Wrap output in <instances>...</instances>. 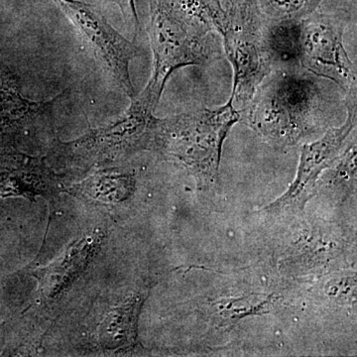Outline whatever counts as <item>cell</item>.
Segmentation results:
<instances>
[{
	"label": "cell",
	"mask_w": 357,
	"mask_h": 357,
	"mask_svg": "<svg viewBox=\"0 0 357 357\" xmlns=\"http://www.w3.org/2000/svg\"><path fill=\"white\" fill-rule=\"evenodd\" d=\"M245 121L272 146H295L314 132L321 115L318 86L292 67L272 70L244 109Z\"/></svg>",
	"instance_id": "cell-1"
},
{
	"label": "cell",
	"mask_w": 357,
	"mask_h": 357,
	"mask_svg": "<svg viewBox=\"0 0 357 357\" xmlns=\"http://www.w3.org/2000/svg\"><path fill=\"white\" fill-rule=\"evenodd\" d=\"M123 114L72 141H55L47 162L55 170L84 171L112 165L131 155L155 151L158 119L156 107L142 93L130 98Z\"/></svg>",
	"instance_id": "cell-2"
},
{
	"label": "cell",
	"mask_w": 357,
	"mask_h": 357,
	"mask_svg": "<svg viewBox=\"0 0 357 357\" xmlns=\"http://www.w3.org/2000/svg\"><path fill=\"white\" fill-rule=\"evenodd\" d=\"M239 119L231 98L215 109L159 119L155 151L184 167L202 190L211 189L218 184L223 142Z\"/></svg>",
	"instance_id": "cell-3"
},
{
	"label": "cell",
	"mask_w": 357,
	"mask_h": 357,
	"mask_svg": "<svg viewBox=\"0 0 357 357\" xmlns=\"http://www.w3.org/2000/svg\"><path fill=\"white\" fill-rule=\"evenodd\" d=\"M227 26L222 33L227 59L234 69L230 98L245 109L263 79L274 69L267 43V20L253 0H225Z\"/></svg>",
	"instance_id": "cell-4"
},
{
	"label": "cell",
	"mask_w": 357,
	"mask_h": 357,
	"mask_svg": "<svg viewBox=\"0 0 357 357\" xmlns=\"http://www.w3.org/2000/svg\"><path fill=\"white\" fill-rule=\"evenodd\" d=\"M208 33L178 13L167 0H150L148 35L153 52V70L141 93L157 107L167 81L176 70L206 65L211 58Z\"/></svg>",
	"instance_id": "cell-5"
},
{
	"label": "cell",
	"mask_w": 357,
	"mask_h": 357,
	"mask_svg": "<svg viewBox=\"0 0 357 357\" xmlns=\"http://www.w3.org/2000/svg\"><path fill=\"white\" fill-rule=\"evenodd\" d=\"M347 121L338 128L330 129L321 139L305 144L301 149L297 175L285 194L264 208L271 215H290L304 210L312 198L326 172L349 145V138L356 128V89L347 93Z\"/></svg>",
	"instance_id": "cell-6"
},
{
	"label": "cell",
	"mask_w": 357,
	"mask_h": 357,
	"mask_svg": "<svg viewBox=\"0 0 357 357\" xmlns=\"http://www.w3.org/2000/svg\"><path fill=\"white\" fill-rule=\"evenodd\" d=\"M93 52L105 74L129 98L136 95L129 66L139 49L109 24L100 9L79 0H53Z\"/></svg>",
	"instance_id": "cell-7"
},
{
	"label": "cell",
	"mask_w": 357,
	"mask_h": 357,
	"mask_svg": "<svg viewBox=\"0 0 357 357\" xmlns=\"http://www.w3.org/2000/svg\"><path fill=\"white\" fill-rule=\"evenodd\" d=\"M344 23L337 14L318 10L301 20L300 62L312 74L356 89V70L344 45Z\"/></svg>",
	"instance_id": "cell-8"
},
{
	"label": "cell",
	"mask_w": 357,
	"mask_h": 357,
	"mask_svg": "<svg viewBox=\"0 0 357 357\" xmlns=\"http://www.w3.org/2000/svg\"><path fill=\"white\" fill-rule=\"evenodd\" d=\"M105 237L98 229L86 234L57 260L34 274L38 280V291L32 306L26 311L32 328L43 326L46 321L55 318L75 282L98 255Z\"/></svg>",
	"instance_id": "cell-9"
},
{
	"label": "cell",
	"mask_w": 357,
	"mask_h": 357,
	"mask_svg": "<svg viewBox=\"0 0 357 357\" xmlns=\"http://www.w3.org/2000/svg\"><path fill=\"white\" fill-rule=\"evenodd\" d=\"M62 93L49 100L26 98L17 79L0 77V146L17 147L36 135L39 126L49 121Z\"/></svg>",
	"instance_id": "cell-10"
},
{
	"label": "cell",
	"mask_w": 357,
	"mask_h": 357,
	"mask_svg": "<svg viewBox=\"0 0 357 357\" xmlns=\"http://www.w3.org/2000/svg\"><path fill=\"white\" fill-rule=\"evenodd\" d=\"M66 187L62 176L47 160L18 151L0 153V196L53 199Z\"/></svg>",
	"instance_id": "cell-11"
},
{
	"label": "cell",
	"mask_w": 357,
	"mask_h": 357,
	"mask_svg": "<svg viewBox=\"0 0 357 357\" xmlns=\"http://www.w3.org/2000/svg\"><path fill=\"white\" fill-rule=\"evenodd\" d=\"M149 288L136 291L105 317L98 330V342L105 349L128 351L137 344L138 319Z\"/></svg>",
	"instance_id": "cell-12"
},
{
	"label": "cell",
	"mask_w": 357,
	"mask_h": 357,
	"mask_svg": "<svg viewBox=\"0 0 357 357\" xmlns=\"http://www.w3.org/2000/svg\"><path fill=\"white\" fill-rule=\"evenodd\" d=\"M135 180L130 174L117 169H105L79 183L66 187L64 192L89 201L121 202L128 199L134 191Z\"/></svg>",
	"instance_id": "cell-13"
},
{
	"label": "cell",
	"mask_w": 357,
	"mask_h": 357,
	"mask_svg": "<svg viewBox=\"0 0 357 357\" xmlns=\"http://www.w3.org/2000/svg\"><path fill=\"white\" fill-rule=\"evenodd\" d=\"M276 298L268 295H249L215 301L206 307L208 318L218 326L234 325L239 319L251 314L273 311Z\"/></svg>",
	"instance_id": "cell-14"
},
{
	"label": "cell",
	"mask_w": 357,
	"mask_h": 357,
	"mask_svg": "<svg viewBox=\"0 0 357 357\" xmlns=\"http://www.w3.org/2000/svg\"><path fill=\"white\" fill-rule=\"evenodd\" d=\"M301 20H269L267 43L275 65L300 62Z\"/></svg>",
	"instance_id": "cell-15"
},
{
	"label": "cell",
	"mask_w": 357,
	"mask_h": 357,
	"mask_svg": "<svg viewBox=\"0 0 357 357\" xmlns=\"http://www.w3.org/2000/svg\"><path fill=\"white\" fill-rule=\"evenodd\" d=\"M178 13L206 32L220 34L227 26V13L220 0H167Z\"/></svg>",
	"instance_id": "cell-16"
},
{
	"label": "cell",
	"mask_w": 357,
	"mask_h": 357,
	"mask_svg": "<svg viewBox=\"0 0 357 357\" xmlns=\"http://www.w3.org/2000/svg\"><path fill=\"white\" fill-rule=\"evenodd\" d=\"M330 177L326 178L324 187L333 194L347 199L356 185V141H351L337 161L328 168Z\"/></svg>",
	"instance_id": "cell-17"
},
{
	"label": "cell",
	"mask_w": 357,
	"mask_h": 357,
	"mask_svg": "<svg viewBox=\"0 0 357 357\" xmlns=\"http://www.w3.org/2000/svg\"><path fill=\"white\" fill-rule=\"evenodd\" d=\"M269 20H302L318 10L323 0H253Z\"/></svg>",
	"instance_id": "cell-18"
},
{
	"label": "cell",
	"mask_w": 357,
	"mask_h": 357,
	"mask_svg": "<svg viewBox=\"0 0 357 357\" xmlns=\"http://www.w3.org/2000/svg\"><path fill=\"white\" fill-rule=\"evenodd\" d=\"M121 9L124 20L132 28L134 35H137L140 30L139 18L136 10L135 0H110Z\"/></svg>",
	"instance_id": "cell-19"
}]
</instances>
